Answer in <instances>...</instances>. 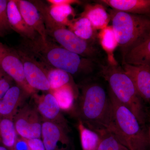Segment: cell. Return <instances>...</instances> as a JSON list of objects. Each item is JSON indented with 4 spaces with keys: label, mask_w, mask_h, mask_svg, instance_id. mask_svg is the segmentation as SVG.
<instances>
[{
    "label": "cell",
    "mask_w": 150,
    "mask_h": 150,
    "mask_svg": "<svg viewBox=\"0 0 150 150\" xmlns=\"http://www.w3.org/2000/svg\"><path fill=\"white\" fill-rule=\"evenodd\" d=\"M23 49L35 59L53 68L63 70L72 76L87 79L99 76L103 65L92 59L73 53L40 35L34 40L24 39Z\"/></svg>",
    "instance_id": "obj_1"
},
{
    "label": "cell",
    "mask_w": 150,
    "mask_h": 150,
    "mask_svg": "<svg viewBox=\"0 0 150 150\" xmlns=\"http://www.w3.org/2000/svg\"><path fill=\"white\" fill-rule=\"evenodd\" d=\"M77 114L87 127L100 134L107 130L112 114L108 90L97 77L85 80L81 86Z\"/></svg>",
    "instance_id": "obj_2"
},
{
    "label": "cell",
    "mask_w": 150,
    "mask_h": 150,
    "mask_svg": "<svg viewBox=\"0 0 150 150\" xmlns=\"http://www.w3.org/2000/svg\"><path fill=\"white\" fill-rule=\"evenodd\" d=\"M112 105L111 120L108 131L129 150H147L149 146L148 129L131 110L108 91Z\"/></svg>",
    "instance_id": "obj_3"
},
{
    "label": "cell",
    "mask_w": 150,
    "mask_h": 150,
    "mask_svg": "<svg viewBox=\"0 0 150 150\" xmlns=\"http://www.w3.org/2000/svg\"><path fill=\"white\" fill-rule=\"evenodd\" d=\"M108 85V91L119 102L134 113L140 123L145 126L146 119L144 101L133 82L118 63L103 65L99 74Z\"/></svg>",
    "instance_id": "obj_4"
},
{
    "label": "cell",
    "mask_w": 150,
    "mask_h": 150,
    "mask_svg": "<svg viewBox=\"0 0 150 150\" xmlns=\"http://www.w3.org/2000/svg\"><path fill=\"white\" fill-rule=\"evenodd\" d=\"M109 14L122 59L150 37V16L127 13L112 9L109 10Z\"/></svg>",
    "instance_id": "obj_5"
},
{
    "label": "cell",
    "mask_w": 150,
    "mask_h": 150,
    "mask_svg": "<svg viewBox=\"0 0 150 150\" xmlns=\"http://www.w3.org/2000/svg\"><path fill=\"white\" fill-rule=\"evenodd\" d=\"M39 11L44 22L47 35L52 37L60 46L103 65L107 64L106 54L98 43L89 42L78 37L67 26L54 21L49 14L47 8H43Z\"/></svg>",
    "instance_id": "obj_6"
},
{
    "label": "cell",
    "mask_w": 150,
    "mask_h": 150,
    "mask_svg": "<svg viewBox=\"0 0 150 150\" xmlns=\"http://www.w3.org/2000/svg\"><path fill=\"white\" fill-rule=\"evenodd\" d=\"M0 69L29 95L36 93L25 79L23 64L17 50L9 48L1 42Z\"/></svg>",
    "instance_id": "obj_7"
},
{
    "label": "cell",
    "mask_w": 150,
    "mask_h": 150,
    "mask_svg": "<svg viewBox=\"0 0 150 150\" xmlns=\"http://www.w3.org/2000/svg\"><path fill=\"white\" fill-rule=\"evenodd\" d=\"M41 118L34 105L25 103L13 119L18 135L26 140L40 139Z\"/></svg>",
    "instance_id": "obj_8"
},
{
    "label": "cell",
    "mask_w": 150,
    "mask_h": 150,
    "mask_svg": "<svg viewBox=\"0 0 150 150\" xmlns=\"http://www.w3.org/2000/svg\"><path fill=\"white\" fill-rule=\"evenodd\" d=\"M17 51L22 62L25 79L28 85L35 91L39 90L49 92L50 84L39 61L23 49Z\"/></svg>",
    "instance_id": "obj_9"
},
{
    "label": "cell",
    "mask_w": 150,
    "mask_h": 150,
    "mask_svg": "<svg viewBox=\"0 0 150 150\" xmlns=\"http://www.w3.org/2000/svg\"><path fill=\"white\" fill-rule=\"evenodd\" d=\"M67 130L58 123L43 121L41 138L46 150H69L70 140Z\"/></svg>",
    "instance_id": "obj_10"
},
{
    "label": "cell",
    "mask_w": 150,
    "mask_h": 150,
    "mask_svg": "<svg viewBox=\"0 0 150 150\" xmlns=\"http://www.w3.org/2000/svg\"><path fill=\"white\" fill-rule=\"evenodd\" d=\"M32 96L34 106L43 121L58 123L67 129V121L62 115L57 100L51 93L41 95L35 93Z\"/></svg>",
    "instance_id": "obj_11"
},
{
    "label": "cell",
    "mask_w": 150,
    "mask_h": 150,
    "mask_svg": "<svg viewBox=\"0 0 150 150\" xmlns=\"http://www.w3.org/2000/svg\"><path fill=\"white\" fill-rule=\"evenodd\" d=\"M121 67L134 83L143 101L150 103V67L122 63Z\"/></svg>",
    "instance_id": "obj_12"
},
{
    "label": "cell",
    "mask_w": 150,
    "mask_h": 150,
    "mask_svg": "<svg viewBox=\"0 0 150 150\" xmlns=\"http://www.w3.org/2000/svg\"><path fill=\"white\" fill-rule=\"evenodd\" d=\"M29 94L18 86H12L0 100V117L13 119Z\"/></svg>",
    "instance_id": "obj_13"
},
{
    "label": "cell",
    "mask_w": 150,
    "mask_h": 150,
    "mask_svg": "<svg viewBox=\"0 0 150 150\" xmlns=\"http://www.w3.org/2000/svg\"><path fill=\"white\" fill-rule=\"evenodd\" d=\"M14 1L27 24L35 30L43 39H48V35L44 22L35 5L31 1Z\"/></svg>",
    "instance_id": "obj_14"
},
{
    "label": "cell",
    "mask_w": 150,
    "mask_h": 150,
    "mask_svg": "<svg viewBox=\"0 0 150 150\" xmlns=\"http://www.w3.org/2000/svg\"><path fill=\"white\" fill-rule=\"evenodd\" d=\"M7 12L12 30L18 33L24 39L34 40L39 36L38 33L25 21L14 0L8 1Z\"/></svg>",
    "instance_id": "obj_15"
},
{
    "label": "cell",
    "mask_w": 150,
    "mask_h": 150,
    "mask_svg": "<svg viewBox=\"0 0 150 150\" xmlns=\"http://www.w3.org/2000/svg\"><path fill=\"white\" fill-rule=\"evenodd\" d=\"M95 1L115 10L150 16V0H99Z\"/></svg>",
    "instance_id": "obj_16"
},
{
    "label": "cell",
    "mask_w": 150,
    "mask_h": 150,
    "mask_svg": "<svg viewBox=\"0 0 150 150\" xmlns=\"http://www.w3.org/2000/svg\"><path fill=\"white\" fill-rule=\"evenodd\" d=\"M105 8L99 3L86 4L79 16L87 18L95 29L100 30L107 27L110 21V15Z\"/></svg>",
    "instance_id": "obj_17"
},
{
    "label": "cell",
    "mask_w": 150,
    "mask_h": 150,
    "mask_svg": "<svg viewBox=\"0 0 150 150\" xmlns=\"http://www.w3.org/2000/svg\"><path fill=\"white\" fill-rule=\"evenodd\" d=\"M98 39L100 46L106 54L107 63L112 65L118 64L114 52L118 46V42L112 25L100 30Z\"/></svg>",
    "instance_id": "obj_18"
},
{
    "label": "cell",
    "mask_w": 150,
    "mask_h": 150,
    "mask_svg": "<svg viewBox=\"0 0 150 150\" xmlns=\"http://www.w3.org/2000/svg\"><path fill=\"white\" fill-rule=\"evenodd\" d=\"M68 27L81 39L93 43H98L97 30L93 28L91 23L86 18L79 16L75 18Z\"/></svg>",
    "instance_id": "obj_19"
},
{
    "label": "cell",
    "mask_w": 150,
    "mask_h": 150,
    "mask_svg": "<svg viewBox=\"0 0 150 150\" xmlns=\"http://www.w3.org/2000/svg\"><path fill=\"white\" fill-rule=\"evenodd\" d=\"M39 62L48 79L50 90L60 88L67 85H74L72 76L69 73L63 70L50 67L40 61Z\"/></svg>",
    "instance_id": "obj_20"
},
{
    "label": "cell",
    "mask_w": 150,
    "mask_h": 150,
    "mask_svg": "<svg viewBox=\"0 0 150 150\" xmlns=\"http://www.w3.org/2000/svg\"><path fill=\"white\" fill-rule=\"evenodd\" d=\"M122 63L150 67V37L128 52L122 59Z\"/></svg>",
    "instance_id": "obj_21"
},
{
    "label": "cell",
    "mask_w": 150,
    "mask_h": 150,
    "mask_svg": "<svg viewBox=\"0 0 150 150\" xmlns=\"http://www.w3.org/2000/svg\"><path fill=\"white\" fill-rule=\"evenodd\" d=\"M49 92L55 97L61 110L70 111L73 109L75 99L77 96L74 85H67L60 88L50 90Z\"/></svg>",
    "instance_id": "obj_22"
},
{
    "label": "cell",
    "mask_w": 150,
    "mask_h": 150,
    "mask_svg": "<svg viewBox=\"0 0 150 150\" xmlns=\"http://www.w3.org/2000/svg\"><path fill=\"white\" fill-rule=\"evenodd\" d=\"M13 120L0 117V145L11 150L18 138Z\"/></svg>",
    "instance_id": "obj_23"
},
{
    "label": "cell",
    "mask_w": 150,
    "mask_h": 150,
    "mask_svg": "<svg viewBox=\"0 0 150 150\" xmlns=\"http://www.w3.org/2000/svg\"><path fill=\"white\" fill-rule=\"evenodd\" d=\"M78 126L83 150H97L101 140L100 134L87 127L80 120Z\"/></svg>",
    "instance_id": "obj_24"
},
{
    "label": "cell",
    "mask_w": 150,
    "mask_h": 150,
    "mask_svg": "<svg viewBox=\"0 0 150 150\" xmlns=\"http://www.w3.org/2000/svg\"><path fill=\"white\" fill-rule=\"evenodd\" d=\"M48 10L54 21L67 27L75 18V11L71 5L48 6Z\"/></svg>",
    "instance_id": "obj_25"
},
{
    "label": "cell",
    "mask_w": 150,
    "mask_h": 150,
    "mask_svg": "<svg viewBox=\"0 0 150 150\" xmlns=\"http://www.w3.org/2000/svg\"><path fill=\"white\" fill-rule=\"evenodd\" d=\"M99 134L101 140L97 150H120L121 144L112 133L105 130Z\"/></svg>",
    "instance_id": "obj_26"
},
{
    "label": "cell",
    "mask_w": 150,
    "mask_h": 150,
    "mask_svg": "<svg viewBox=\"0 0 150 150\" xmlns=\"http://www.w3.org/2000/svg\"><path fill=\"white\" fill-rule=\"evenodd\" d=\"M8 1L0 0V36L4 37L11 31L8 17L7 7Z\"/></svg>",
    "instance_id": "obj_27"
},
{
    "label": "cell",
    "mask_w": 150,
    "mask_h": 150,
    "mask_svg": "<svg viewBox=\"0 0 150 150\" xmlns=\"http://www.w3.org/2000/svg\"><path fill=\"white\" fill-rule=\"evenodd\" d=\"M12 80L5 74H0V100L12 86Z\"/></svg>",
    "instance_id": "obj_28"
},
{
    "label": "cell",
    "mask_w": 150,
    "mask_h": 150,
    "mask_svg": "<svg viewBox=\"0 0 150 150\" xmlns=\"http://www.w3.org/2000/svg\"><path fill=\"white\" fill-rule=\"evenodd\" d=\"M26 141L30 150H46L43 142L40 139H32L26 140Z\"/></svg>",
    "instance_id": "obj_29"
},
{
    "label": "cell",
    "mask_w": 150,
    "mask_h": 150,
    "mask_svg": "<svg viewBox=\"0 0 150 150\" xmlns=\"http://www.w3.org/2000/svg\"><path fill=\"white\" fill-rule=\"evenodd\" d=\"M49 6H59L71 5L74 4H80L81 1L78 0H47Z\"/></svg>",
    "instance_id": "obj_30"
},
{
    "label": "cell",
    "mask_w": 150,
    "mask_h": 150,
    "mask_svg": "<svg viewBox=\"0 0 150 150\" xmlns=\"http://www.w3.org/2000/svg\"><path fill=\"white\" fill-rule=\"evenodd\" d=\"M11 150H30L27 141L25 139L18 138L13 148Z\"/></svg>",
    "instance_id": "obj_31"
},
{
    "label": "cell",
    "mask_w": 150,
    "mask_h": 150,
    "mask_svg": "<svg viewBox=\"0 0 150 150\" xmlns=\"http://www.w3.org/2000/svg\"><path fill=\"white\" fill-rule=\"evenodd\" d=\"M148 135H149V146L150 147V117L149 120V126L148 129Z\"/></svg>",
    "instance_id": "obj_32"
},
{
    "label": "cell",
    "mask_w": 150,
    "mask_h": 150,
    "mask_svg": "<svg viewBox=\"0 0 150 150\" xmlns=\"http://www.w3.org/2000/svg\"><path fill=\"white\" fill-rule=\"evenodd\" d=\"M0 150H9L3 145H0Z\"/></svg>",
    "instance_id": "obj_33"
},
{
    "label": "cell",
    "mask_w": 150,
    "mask_h": 150,
    "mask_svg": "<svg viewBox=\"0 0 150 150\" xmlns=\"http://www.w3.org/2000/svg\"><path fill=\"white\" fill-rule=\"evenodd\" d=\"M120 150H129L127 148L124 147V146L121 145V147H120Z\"/></svg>",
    "instance_id": "obj_34"
},
{
    "label": "cell",
    "mask_w": 150,
    "mask_h": 150,
    "mask_svg": "<svg viewBox=\"0 0 150 150\" xmlns=\"http://www.w3.org/2000/svg\"><path fill=\"white\" fill-rule=\"evenodd\" d=\"M4 74L2 71L1 70V69H0V74Z\"/></svg>",
    "instance_id": "obj_35"
}]
</instances>
